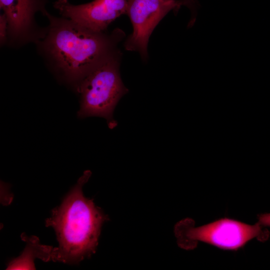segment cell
I'll use <instances>...</instances> for the list:
<instances>
[{
  "instance_id": "5b68a950",
  "label": "cell",
  "mask_w": 270,
  "mask_h": 270,
  "mask_svg": "<svg viewBox=\"0 0 270 270\" xmlns=\"http://www.w3.org/2000/svg\"><path fill=\"white\" fill-rule=\"evenodd\" d=\"M258 223L250 225L228 218L190 229L187 236L192 240L201 241L219 248L236 250L249 241L259 237L262 230Z\"/></svg>"
},
{
  "instance_id": "ba28073f",
  "label": "cell",
  "mask_w": 270,
  "mask_h": 270,
  "mask_svg": "<svg viewBox=\"0 0 270 270\" xmlns=\"http://www.w3.org/2000/svg\"><path fill=\"white\" fill-rule=\"evenodd\" d=\"M21 237L26 242L25 249L20 256L8 264L6 270H35V258L44 262L52 260L54 248L52 246L41 244L35 236H28L22 234Z\"/></svg>"
},
{
  "instance_id": "277c9868",
  "label": "cell",
  "mask_w": 270,
  "mask_h": 270,
  "mask_svg": "<svg viewBox=\"0 0 270 270\" xmlns=\"http://www.w3.org/2000/svg\"><path fill=\"white\" fill-rule=\"evenodd\" d=\"M182 6L178 0H128L126 14L133 32L124 43L126 50L137 51L146 60L148 40L154 30L168 12L173 10L176 14Z\"/></svg>"
},
{
  "instance_id": "6da1fadb",
  "label": "cell",
  "mask_w": 270,
  "mask_h": 270,
  "mask_svg": "<svg viewBox=\"0 0 270 270\" xmlns=\"http://www.w3.org/2000/svg\"><path fill=\"white\" fill-rule=\"evenodd\" d=\"M90 176L91 172L86 170L46 220V226L54 228L59 244L54 248L53 261L78 264L95 252L102 226L107 217L92 200L83 194L82 186Z\"/></svg>"
},
{
  "instance_id": "9c48e42d",
  "label": "cell",
  "mask_w": 270,
  "mask_h": 270,
  "mask_svg": "<svg viewBox=\"0 0 270 270\" xmlns=\"http://www.w3.org/2000/svg\"><path fill=\"white\" fill-rule=\"evenodd\" d=\"M182 2L184 6H188L192 12V18L190 22L189 26H192L194 22L196 20V11L197 7L196 2L195 0H178Z\"/></svg>"
},
{
  "instance_id": "52a82bcc",
  "label": "cell",
  "mask_w": 270,
  "mask_h": 270,
  "mask_svg": "<svg viewBox=\"0 0 270 270\" xmlns=\"http://www.w3.org/2000/svg\"><path fill=\"white\" fill-rule=\"evenodd\" d=\"M0 8L6 16L9 32L18 36L29 30L36 0H0Z\"/></svg>"
},
{
  "instance_id": "3957f363",
  "label": "cell",
  "mask_w": 270,
  "mask_h": 270,
  "mask_svg": "<svg viewBox=\"0 0 270 270\" xmlns=\"http://www.w3.org/2000/svg\"><path fill=\"white\" fill-rule=\"evenodd\" d=\"M80 94L79 118H104L108 127L118 125L114 112L120 98L128 92L124 84L118 59L110 54L78 84Z\"/></svg>"
},
{
  "instance_id": "8992f818",
  "label": "cell",
  "mask_w": 270,
  "mask_h": 270,
  "mask_svg": "<svg viewBox=\"0 0 270 270\" xmlns=\"http://www.w3.org/2000/svg\"><path fill=\"white\" fill-rule=\"evenodd\" d=\"M128 0H94L72 5L68 0H58L55 8L64 17L92 32L102 33L122 14H126Z\"/></svg>"
},
{
  "instance_id": "30bf717a",
  "label": "cell",
  "mask_w": 270,
  "mask_h": 270,
  "mask_svg": "<svg viewBox=\"0 0 270 270\" xmlns=\"http://www.w3.org/2000/svg\"><path fill=\"white\" fill-rule=\"evenodd\" d=\"M0 42H4L6 38V28H8V22L4 14L0 15Z\"/></svg>"
},
{
  "instance_id": "8fae6325",
  "label": "cell",
  "mask_w": 270,
  "mask_h": 270,
  "mask_svg": "<svg viewBox=\"0 0 270 270\" xmlns=\"http://www.w3.org/2000/svg\"><path fill=\"white\" fill-rule=\"evenodd\" d=\"M258 223L261 226H270V213L260 214Z\"/></svg>"
},
{
  "instance_id": "7a4b0ae2",
  "label": "cell",
  "mask_w": 270,
  "mask_h": 270,
  "mask_svg": "<svg viewBox=\"0 0 270 270\" xmlns=\"http://www.w3.org/2000/svg\"><path fill=\"white\" fill-rule=\"evenodd\" d=\"M48 17L46 48L66 78L78 84L110 54L112 41L70 20Z\"/></svg>"
}]
</instances>
